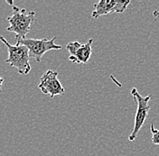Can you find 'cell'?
I'll list each match as a JSON object with an SVG mask.
<instances>
[{"mask_svg":"<svg viewBox=\"0 0 159 156\" xmlns=\"http://www.w3.org/2000/svg\"><path fill=\"white\" fill-rule=\"evenodd\" d=\"M13 15L7 17L9 23V26L7 28V31L12 32L16 34V39H25L26 34L31 30V27L34 24H35V13L34 11L27 12L26 9H20L17 7L13 6Z\"/></svg>","mask_w":159,"mask_h":156,"instance_id":"obj_1","label":"cell"},{"mask_svg":"<svg viewBox=\"0 0 159 156\" xmlns=\"http://www.w3.org/2000/svg\"><path fill=\"white\" fill-rule=\"evenodd\" d=\"M0 41L6 45L8 51V57L6 62L9 64L10 67H14L17 69L21 75H26L31 71L30 56L28 49L19 43L15 45L10 44L2 35H0Z\"/></svg>","mask_w":159,"mask_h":156,"instance_id":"obj_2","label":"cell"},{"mask_svg":"<svg viewBox=\"0 0 159 156\" xmlns=\"http://www.w3.org/2000/svg\"><path fill=\"white\" fill-rule=\"evenodd\" d=\"M56 37L51 40L47 39H24L17 40L16 43L25 46L29 51L30 58H33L37 62H40L43 54L48 51L61 50L62 47L55 43Z\"/></svg>","mask_w":159,"mask_h":156,"instance_id":"obj_3","label":"cell"},{"mask_svg":"<svg viewBox=\"0 0 159 156\" xmlns=\"http://www.w3.org/2000/svg\"><path fill=\"white\" fill-rule=\"evenodd\" d=\"M131 96L133 97L134 100L136 101L138 107H137V112L135 116V122H134V128L132 130V133L129 136V141H134L140 131V129L145 124V121L148 117L149 110H150V106L148 105L149 100L151 98V96H147V97H142L137 90V88H133L130 91Z\"/></svg>","mask_w":159,"mask_h":156,"instance_id":"obj_4","label":"cell"},{"mask_svg":"<svg viewBox=\"0 0 159 156\" xmlns=\"http://www.w3.org/2000/svg\"><path fill=\"white\" fill-rule=\"evenodd\" d=\"M38 88L43 94L49 95L51 98L63 95L65 92V89L58 79V71L51 69H48L41 77Z\"/></svg>","mask_w":159,"mask_h":156,"instance_id":"obj_5","label":"cell"},{"mask_svg":"<svg viewBox=\"0 0 159 156\" xmlns=\"http://www.w3.org/2000/svg\"><path fill=\"white\" fill-rule=\"evenodd\" d=\"M93 39H89L86 43L81 44L79 42H71L66 45L70 52L69 60L73 63L87 64L92 54Z\"/></svg>","mask_w":159,"mask_h":156,"instance_id":"obj_6","label":"cell"},{"mask_svg":"<svg viewBox=\"0 0 159 156\" xmlns=\"http://www.w3.org/2000/svg\"><path fill=\"white\" fill-rule=\"evenodd\" d=\"M130 4L129 0H100L93 5L94 9L91 13L93 18L106 16L112 13H123Z\"/></svg>","mask_w":159,"mask_h":156,"instance_id":"obj_7","label":"cell"},{"mask_svg":"<svg viewBox=\"0 0 159 156\" xmlns=\"http://www.w3.org/2000/svg\"><path fill=\"white\" fill-rule=\"evenodd\" d=\"M150 131L152 134V144L156 145H159V130L155 128L153 123L150 126Z\"/></svg>","mask_w":159,"mask_h":156,"instance_id":"obj_8","label":"cell"},{"mask_svg":"<svg viewBox=\"0 0 159 156\" xmlns=\"http://www.w3.org/2000/svg\"><path fill=\"white\" fill-rule=\"evenodd\" d=\"M153 16H154L155 17H159V10L154 11V12H153Z\"/></svg>","mask_w":159,"mask_h":156,"instance_id":"obj_9","label":"cell"},{"mask_svg":"<svg viewBox=\"0 0 159 156\" xmlns=\"http://www.w3.org/2000/svg\"><path fill=\"white\" fill-rule=\"evenodd\" d=\"M3 82H4V78L2 77H0V93L2 92V85H3Z\"/></svg>","mask_w":159,"mask_h":156,"instance_id":"obj_10","label":"cell"},{"mask_svg":"<svg viewBox=\"0 0 159 156\" xmlns=\"http://www.w3.org/2000/svg\"><path fill=\"white\" fill-rule=\"evenodd\" d=\"M6 2H7V4H9L10 6H11V7H12L13 6H15V4H14V2H13V1H10V0H7Z\"/></svg>","mask_w":159,"mask_h":156,"instance_id":"obj_11","label":"cell"}]
</instances>
